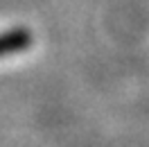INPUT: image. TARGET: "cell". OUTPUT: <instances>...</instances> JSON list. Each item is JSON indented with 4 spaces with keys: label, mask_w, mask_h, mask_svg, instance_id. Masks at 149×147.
<instances>
[{
    "label": "cell",
    "mask_w": 149,
    "mask_h": 147,
    "mask_svg": "<svg viewBox=\"0 0 149 147\" xmlns=\"http://www.w3.org/2000/svg\"><path fill=\"white\" fill-rule=\"evenodd\" d=\"M32 34L27 29H11V32H5L0 34V57H7V55H16V52H23L32 46Z\"/></svg>",
    "instance_id": "1"
}]
</instances>
